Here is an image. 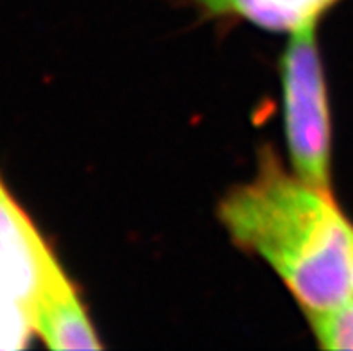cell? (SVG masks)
Returning <instances> with one entry per match:
<instances>
[{"mask_svg": "<svg viewBox=\"0 0 353 351\" xmlns=\"http://www.w3.org/2000/svg\"><path fill=\"white\" fill-rule=\"evenodd\" d=\"M63 272L47 239L0 176V287L31 314L45 289Z\"/></svg>", "mask_w": 353, "mask_h": 351, "instance_id": "3", "label": "cell"}, {"mask_svg": "<svg viewBox=\"0 0 353 351\" xmlns=\"http://www.w3.org/2000/svg\"><path fill=\"white\" fill-rule=\"evenodd\" d=\"M32 334L50 350H101L97 330L67 271L45 289L31 310Z\"/></svg>", "mask_w": 353, "mask_h": 351, "instance_id": "4", "label": "cell"}, {"mask_svg": "<svg viewBox=\"0 0 353 351\" xmlns=\"http://www.w3.org/2000/svg\"><path fill=\"white\" fill-rule=\"evenodd\" d=\"M34 337L31 314L0 287V350H18Z\"/></svg>", "mask_w": 353, "mask_h": 351, "instance_id": "7", "label": "cell"}, {"mask_svg": "<svg viewBox=\"0 0 353 351\" xmlns=\"http://www.w3.org/2000/svg\"><path fill=\"white\" fill-rule=\"evenodd\" d=\"M289 36L280 61L289 161L301 179L330 190V106L316 26Z\"/></svg>", "mask_w": 353, "mask_h": 351, "instance_id": "2", "label": "cell"}, {"mask_svg": "<svg viewBox=\"0 0 353 351\" xmlns=\"http://www.w3.org/2000/svg\"><path fill=\"white\" fill-rule=\"evenodd\" d=\"M219 221L230 239L264 260L305 314L352 299L353 224L332 197L260 154L255 178L223 197Z\"/></svg>", "mask_w": 353, "mask_h": 351, "instance_id": "1", "label": "cell"}, {"mask_svg": "<svg viewBox=\"0 0 353 351\" xmlns=\"http://www.w3.org/2000/svg\"><path fill=\"white\" fill-rule=\"evenodd\" d=\"M352 298H353V265H352Z\"/></svg>", "mask_w": 353, "mask_h": 351, "instance_id": "8", "label": "cell"}, {"mask_svg": "<svg viewBox=\"0 0 353 351\" xmlns=\"http://www.w3.org/2000/svg\"><path fill=\"white\" fill-rule=\"evenodd\" d=\"M310 332L325 350H353V298L327 310L307 314Z\"/></svg>", "mask_w": 353, "mask_h": 351, "instance_id": "6", "label": "cell"}, {"mask_svg": "<svg viewBox=\"0 0 353 351\" xmlns=\"http://www.w3.org/2000/svg\"><path fill=\"white\" fill-rule=\"evenodd\" d=\"M341 0H188L208 18L248 22L271 32H294L316 26Z\"/></svg>", "mask_w": 353, "mask_h": 351, "instance_id": "5", "label": "cell"}]
</instances>
